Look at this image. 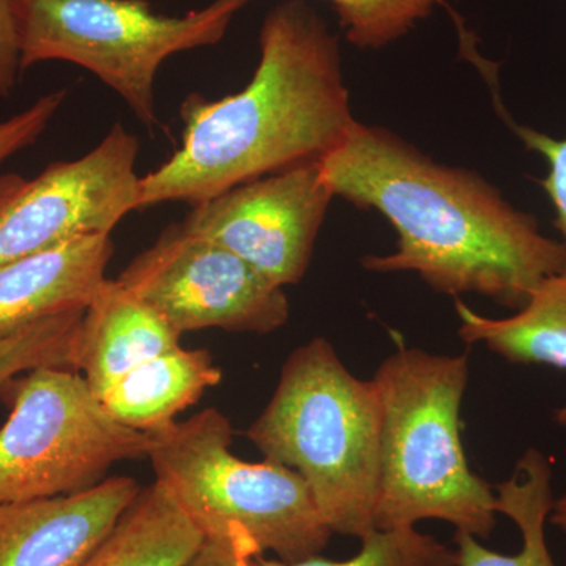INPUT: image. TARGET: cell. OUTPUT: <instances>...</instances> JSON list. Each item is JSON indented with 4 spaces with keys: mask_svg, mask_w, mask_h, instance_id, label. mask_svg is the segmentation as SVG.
Listing matches in <instances>:
<instances>
[{
    "mask_svg": "<svg viewBox=\"0 0 566 566\" xmlns=\"http://www.w3.org/2000/svg\"><path fill=\"white\" fill-rule=\"evenodd\" d=\"M140 144L120 123L92 151L57 161L35 178L0 177V264L81 240L112 234L139 210Z\"/></svg>",
    "mask_w": 566,
    "mask_h": 566,
    "instance_id": "obj_9",
    "label": "cell"
},
{
    "mask_svg": "<svg viewBox=\"0 0 566 566\" xmlns=\"http://www.w3.org/2000/svg\"><path fill=\"white\" fill-rule=\"evenodd\" d=\"M318 164L334 197L381 212L397 230V251L365 256V270L416 273L434 292L480 294L517 311L566 266L564 243L485 178L436 163L381 126L354 120Z\"/></svg>",
    "mask_w": 566,
    "mask_h": 566,
    "instance_id": "obj_1",
    "label": "cell"
},
{
    "mask_svg": "<svg viewBox=\"0 0 566 566\" xmlns=\"http://www.w3.org/2000/svg\"><path fill=\"white\" fill-rule=\"evenodd\" d=\"M381 411L374 381L354 376L326 338L290 354L262 415L248 428L264 460L303 476L333 534L375 531Z\"/></svg>",
    "mask_w": 566,
    "mask_h": 566,
    "instance_id": "obj_4",
    "label": "cell"
},
{
    "mask_svg": "<svg viewBox=\"0 0 566 566\" xmlns=\"http://www.w3.org/2000/svg\"><path fill=\"white\" fill-rule=\"evenodd\" d=\"M180 115L181 147L140 177L139 210L197 207L244 182L319 161L354 123L337 35L305 0L279 3L260 29L252 81L212 102L192 93Z\"/></svg>",
    "mask_w": 566,
    "mask_h": 566,
    "instance_id": "obj_2",
    "label": "cell"
},
{
    "mask_svg": "<svg viewBox=\"0 0 566 566\" xmlns=\"http://www.w3.org/2000/svg\"><path fill=\"white\" fill-rule=\"evenodd\" d=\"M148 460L161 483L203 536L241 528L262 554L282 562L318 556L333 532L303 476L270 460L232 453L229 417L216 408L148 434Z\"/></svg>",
    "mask_w": 566,
    "mask_h": 566,
    "instance_id": "obj_5",
    "label": "cell"
},
{
    "mask_svg": "<svg viewBox=\"0 0 566 566\" xmlns=\"http://www.w3.org/2000/svg\"><path fill=\"white\" fill-rule=\"evenodd\" d=\"M222 371L205 349L178 348L139 365L99 397L117 422L142 433H158L196 405Z\"/></svg>",
    "mask_w": 566,
    "mask_h": 566,
    "instance_id": "obj_14",
    "label": "cell"
},
{
    "mask_svg": "<svg viewBox=\"0 0 566 566\" xmlns=\"http://www.w3.org/2000/svg\"><path fill=\"white\" fill-rule=\"evenodd\" d=\"M203 535L169 491L144 488L81 566H185Z\"/></svg>",
    "mask_w": 566,
    "mask_h": 566,
    "instance_id": "obj_16",
    "label": "cell"
},
{
    "mask_svg": "<svg viewBox=\"0 0 566 566\" xmlns=\"http://www.w3.org/2000/svg\"><path fill=\"white\" fill-rule=\"evenodd\" d=\"M6 392L0 506L82 493L104 482L112 465L150 452V436L117 422L74 368H33Z\"/></svg>",
    "mask_w": 566,
    "mask_h": 566,
    "instance_id": "obj_7",
    "label": "cell"
},
{
    "mask_svg": "<svg viewBox=\"0 0 566 566\" xmlns=\"http://www.w3.org/2000/svg\"><path fill=\"white\" fill-rule=\"evenodd\" d=\"M333 199L318 161L303 163L197 205L181 223L285 289L304 277Z\"/></svg>",
    "mask_w": 566,
    "mask_h": 566,
    "instance_id": "obj_10",
    "label": "cell"
},
{
    "mask_svg": "<svg viewBox=\"0 0 566 566\" xmlns=\"http://www.w3.org/2000/svg\"><path fill=\"white\" fill-rule=\"evenodd\" d=\"M177 333L268 334L290 318L282 286L229 249L172 223L115 279Z\"/></svg>",
    "mask_w": 566,
    "mask_h": 566,
    "instance_id": "obj_8",
    "label": "cell"
},
{
    "mask_svg": "<svg viewBox=\"0 0 566 566\" xmlns=\"http://www.w3.org/2000/svg\"><path fill=\"white\" fill-rule=\"evenodd\" d=\"M465 344H485L512 364H542L566 370V266L536 286L516 314L486 318L463 301L455 303ZM566 427V405L556 411Z\"/></svg>",
    "mask_w": 566,
    "mask_h": 566,
    "instance_id": "obj_15",
    "label": "cell"
},
{
    "mask_svg": "<svg viewBox=\"0 0 566 566\" xmlns=\"http://www.w3.org/2000/svg\"><path fill=\"white\" fill-rule=\"evenodd\" d=\"M180 340L181 334L150 305L107 279L85 308L76 370L99 398L123 375L181 348Z\"/></svg>",
    "mask_w": 566,
    "mask_h": 566,
    "instance_id": "obj_13",
    "label": "cell"
},
{
    "mask_svg": "<svg viewBox=\"0 0 566 566\" xmlns=\"http://www.w3.org/2000/svg\"><path fill=\"white\" fill-rule=\"evenodd\" d=\"M549 461L531 449L517 461L512 479L495 486V510L520 528L523 546L506 556L476 542L475 536L457 532L458 566H557L546 542V521L553 510Z\"/></svg>",
    "mask_w": 566,
    "mask_h": 566,
    "instance_id": "obj_17",
    "label": "cell"
},
{
    "mask_svg": "<svg viewBox=\"0 0 566 566\" xmlns=\"http://www.w3.org/2000/svg\"><path fill=\"white\" fill-rule=\"evenodd\" d=\"M142 488L111 476L82 493L0 506V566H81Z\"/></svg>",
    "mask_w": 566,
    "mask_h": 566,
    "instance_id": "obj_11",
    "label": "cell"
},
{
    "mask_svg": "<svg viewBox=\"0 0 566 566\" xmlns=\"http://www.w3.org/2000/svg\"><path fill=\"white\" fill-rule=\"evenodd\" d=\"M66 99V91L40 96L28 109L0 122V166L10 156L31 147L46 132Z\"/></svg>",
    "mask_w": 566,
    "mask_h": 566,
    "instance_id": "obj_22",
    "label": "cell"
},
{
    "mask_svg": "<svg viewBox=\"0 0 566 566\" xmlns=\"http://www.w3.org/2000/svg\"><path fill=\"white\" fill-rule=\"evenodd\" d=\"M21 71L17 2L0 0V98H11Z\"/></svg>",
    "mask_w": 566,
    "mask_h": 566,
    "instance_id": "obj_24",
    "label": "cell"
},
{
    "mask_svg": "<svg viewBox=\"0 0 566 566\" xmlns=\"http://www.w3.org/2000/svg\"><path fill=\"white\" fill-rule=\"evenodd\" d=\"M506 120L512 126L517 139L526 145L527 150L542 155L549 166L542 186L556 210V227L562 234V243L566 248V139H554L549 134L517 125L510 118Z\"/></svg>",
    "mask_w": 566,
    "mask_h": 566,
    "instance_id": "obj_21",
    "label": "cell"
},
{
    "mask_svg": "<svg viewBox=\"0 0 566 566\" xmlns=\"http://www.w3.org/2000/svg\"><path fill=\"white\" fill-rule=\"evenodd\" d=\"M112 255L114 241L102 234L0 264V335L85 311L107 282Z\"/></svg>",
    "mask_w": 566,
    "mask_h": 566,
    "instance_id": "obj_12",
    "label": "cell"
},
{
    "mask_svg": "<svg viewBox=\"0 0 566 566\" xmlns=\"http://www.w3.org/2000/svg\"><path fill=\"white\" fill-rule=\"evenodd\" d=\"M549 523L566 534V494L562 495L558 501H554L553 510H551Z\"/></svg>",
    "mask_w": 566,
    "mask_h": 566,
    "instance_id": "obj_25",
    "label": "cell"
},
{
    "mask_svg": "<svg viewBox=\"0 0 566 566\" xmlns=\"http://www.w3.org/2000/svg\"><path fill=\"white\" fill-rule=\"evenodd\" d=\"M359 553L348 560H329L322 556L300 562L255 557L256 566H458V551L420 534L416 527L375 528L360 538Z\"/></svg>",
    "mask_w": 566,
    "mask_h": 566,
    "instance_id": "obj_19",
    "label": "cell"
},
{
    "mask_svg": "<svg viewBox=\"0 0 566 566\" xmlns=\"http://www.w3.org/2000/svg\"><path fill=\"white\" fill-rule=\"evenodd\" d=\"M85 311L51 316L0 335V394L18 378L39 367L76 370L77 348Z\"/></svg>",
    "mask_w": 566,
    "mask_h": 566,
    "instance_id": "obj_18",
    "label": "cell"
},
{
    "mask_svg": "<svg viewBox=\"0 0 566 566\" xmlns=\"http://www.w3.org/2000/svg\"><path fill=\"white\" fill-rule=\"evenodd\" d=\"M346 40L359 50L389 46L433 13L447 0H327Z\"/></svg>",
    "mask_w": 566,
    "mask_h": 566,
    "instance_id": "obj_20",
    "label": "cell"
},
{
    "mask_svg": "<svg viewBox=\"0 0 566 566\" xmlns=\"http://www.w3.org/2000/svg\"><path fill=\"white\" fill-rule=\"evenodd\" d=\"M468 379V354L401 346L379 365L371 379L381 411L376 528L439 520L475 538L493 534L495 493L469 468L461 441Z\"/></svg>",
    "mask_w": 566,
    "mask_h": 566,
    "instance_id": "obj_3",
    "label": "cell"
},
{
    "mask_svg": "<svg viewBox=\"0 0 566 566\" xmlns=\"http://www.w3.org/2000/svg\"><path fill=\"white\" fill-rule=\"evenodd\" d=\"M21 70L62 61L91 71L153 132L155 81L167 59L214 46L252 0H212L182 17L156 13L147 0H14Z\"/></svg>",
    "mask_w": 566,
    "mask_h": 566,
    "instance_id": "obj_6",
    "label": "cell"
},
{
    "mask_svg": "<svg viewBox=\"0 0 566 566\" xmlns=\"http://www.w3.org/2000/svg\"><path fill=\"white\" fill-rule=\"evenodd\" d=\"M256 556L263 554L252 536L233 528L223 535L203 536L202 545L185 566H256Z\"/></svg>",
    "mask_w": 566,
    "mask_h": 566,
    "instance_id": "obj_23",
    "label": "cell"
}]
</instances>
